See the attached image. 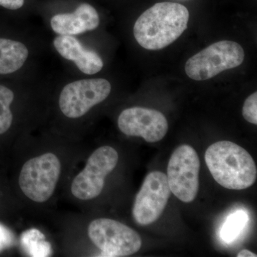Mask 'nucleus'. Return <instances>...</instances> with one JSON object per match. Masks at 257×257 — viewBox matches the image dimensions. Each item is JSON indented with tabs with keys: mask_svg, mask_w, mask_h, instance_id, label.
Here are the masks:
<instances>
[{
	"mask_svg": "<svg viewBox=\"0 0 257 257\" xmlns=\"http://www.w3.org/2000/svg\"><path fill=\"white\" fill-rule=\"evenodd\" d=\"M189 10L179 3H157L140 15L134 25V36L148 50L168 47L187 30Z\"/></svg>",
	"mask_w": 257,
	"mask_h": 257,
	"instance_id": "obj_1",
	"label": "nucleus"
},
{
	"mask_svg": "<svg viewBox=\"0 0 257 257\" xmlns=\"http://www.w3.org/2000/svg\"><path fill=\"white\" fill-rule=\"evenodd\" d=\"M14 98V92L11 89L0 84V135L8 132L13 124V115L10 106Z\"/></svg>",
	"mask_w": 257,
	"mask_h": 257,
	"instance_id": "obj_14",
	"label": "nucleus"
},
{
	"mask_svg": "<svg viewBox=\"0 0 257 257\" xmlns=\"http://www.w3.org/2000/svg\"><path fill=\"white\" fill-rule=\"evenodd\" d=\"M24 0H0V6L6 9L16 10L23 6Z\"/></svg>",
	"mask_w": 257,
	"mask_h": 257,
	"instance_id": "obj_17",
	"label": "nucleus"
},
{
	"mask_svg": "<svg viewBox=\"0 0 257 257\" xmlns=\"http://www.w3.org/2000/svg\"><path fill=\"white\" fill-rule=\"evenodd\" d=\"M119 155L113 147L103 146L93 152L82 172L76 176L71 186L74 197L90 200L102 192L106 176L117 165Z\"/></svg>",
	"mask_w": 257,
	"mask_h": 257,
	"instance_id": "obj_7",
	"label": "nucleus"
},
{
	"mask_svg": "<svg viewBox=\"0 0 257 257\" xmlns=\"http://www.w3.org/2000/svg\"><path fill=\"white\" fill-rule=\"evenodd\" d=\"M171 195L167 175L155 171L145 177L134 203V219L141 226L156 221L165 210Z\"/></svg>",
	"mask_w": 257,
	"mask_h": 257,
	"instance_id": "obj_9",
	"label": "nucleus"
},
{
	"mask_svg": "<svg viewBox=\"0 0 257 257\" xmlns=\"http://www.w3.org/2000/svg\"><path fill=\"white\" fill-rule=\"evenodd\" d=\"M61 163L55 154L45 153L25 162L19 177L25 195L33 202H47L53 195L60 179Z\"/></svg>",
	"mask_w": 257,
	"mask_h": 257,
	"instance_id": "obj_4",
	"label": "nucleus"
},
{
	"mask_svg": "<svg viewBox=\"0 0 257 257\" xmlns=\"http://www.w3.org/2000/svg\"><path fill=\"white\" fill-rule=\"evenodd\" d=\"M99 25V14L94 7L87 3L79 5L74 13L56 15L50 22L51 28L55 33L70 36L92 31Z\"/></svg>",
	"mask_w": 257,
	"mask_h": 257,
	"instance_id": "obj_12",
	"label": "nucleus"
},
{
	"mask_svg": "<svg viewBox=\"0 0 257 257\" xmlns=\"http://www.w3.org/2000/svg\"><path fill=\"white\" fill-rule=\"evenodd\" d=\"M200 161L197 152L187 145L177 147L171 155L167 180L171 192L184 203H190L199 191Z\"/></svg>",
	"mask_w": 257,
	"mask_h": 257,
	"instance_id": "obj_6",
	"label": "nucleus"
},
{
	"mask_svg": "<svg viewBox=\"0 0 257 257\" xmlns=\"http://www.w3.org/2000/svg\"><path fill=\"white\" fill-rule=\"evenodd\" d=\"M243 117L248 122L257 124V92L248 96L244 101L242 108Z\"/></svg>",
	"mask_w": 257,
	"mask_h": 257,
	"instance_id": "obj_16",
	"label": "nucleus"
},
{
	"mask_svg": "<svg viewBox=\"0 0 257 257\" xmlns=\"http://www.w3.org/2000/svg\"><path fill=\"white\" fill-rule=\"evenodd\" d=\"M55 50L63 58L72 61L85 74L92 75L100 72L104 62L96 52L87 50L76 37L60 35L53 42Z\"/></svg>",
	"mask_w": 257,
	"mask_h": 257,
	"instance_id": "obj_11",
	"label": "nucleus"
},
{
	"mask_svg": "<svg viewBox=\"0 0 257 257\" xmlns=\"http://www.w3.org/2000/svg\"><path fill=\"white\" fill-rule=\"evenodd\" d=\"M120 131L127 136L141 137L147 143H154L165 138L169 124L165 115L149 108H128L121 111L117 121Z\"/></svg>",
	"mask_w": 257,
	"mask_h": 257,
	"instance_id": "obj_10",
	"label": "nucleus"
},
{
	"mask_svg": "<svg viewBox=\"0 0 257 257\" xmlns=\"http://www.w3.org/2000/svg\"><path fill=\"white\" fill-rule=\"evenodd\" d=\"M88 235L104 256H127L140 251L141 237L136 231L114 220L100 218L92 221Z\"/></svg>",
	"mask_w": 257,
	"mask_h": 257,
	"instance_id": "obj_5",
	"label": "nucleus"
},
{
	"mask_svg": "<svg viewBox=\"0 0 257 257\" xmlns=\"http://www.w3.org/2000/svg\"><path fill=\"white\" fill-rule=\"evenodd\" d=\"M248 216L242 211H236L228 218L221 229V238L230 242L236 239L247 222Z\"/></svg>",
	"mask_w": 257,
	"mask_h": 257,
	"instance_id": "obj_15",
	"label": "nucleus"
},
{
	"mask_svg": "<svg viewBox=\"0 0 257 257\" xmlns=\"http://www.w3.org/2000/svg\"><path fill=\"white\" fill-rule=\"evenodd\" d=\"M111 90V84L105 79H80L69 83L60 93V110L70 119L82 117L93 106L105 100Z\"/></svg>",
	"mask_w": 257,
	"mask_h": 257,
	"instance_id": "obj_8",
	"label": "nucleus"
},
{
	"mask_svg": "<svg viewBox=\"0 0 257 257\" xmlns=\"http://www.w3.org/2000/svg\"><path fill=\"white\" fill-rule=\"evenodd\" d=\"M29 57V50L22 42L0 38V74H9L20 70Z\"/></svg>",
	"mask_w": 257,
	"mask_h": 257,
	"instance_id": "obj_13",
	"label": "nucleus"
},
{
	"mask_svg": "<svg viewBox=\"0 0 257 257\" xmlns=\"http://www.w3.org/2000/svg\"><path fill=\"white\" fill-rule=\"evenodd\" d=\"M237 257H256V255L249 250L243 249L238 253Z\"/></svg>",
	"mask_w": 257,
	"mask_h": 257,
	"instance_id": "obj_18",
	"label": "nucleus"
},
{
	"mask_svg": "<svg viewBox=\"0 0 257 257\" xmlns=\"http://www.w3.org/2000/svg\"><path fill=\"white\" fill-rule=\"evenodd\" d=\"M205 162L213 178L224 188L243 190L256 182V166L252 157L231 142L219 141L208 147Z\"/></svg>",
	"mask_w": 257,
	"mask_h": 257,
	"instance_id": "obj_2",
	"label": "nucleus"
},
{
	"mask_svg": "<svg viewBox=\"0 0 257 257\" xmlns=\"http://www.w3.org/2000/svg\"><path fill=\"white\" fill-rule=\"evenodd\" d=\"M244 51L237 42L219 41L198 52L185 64L187 76L196 81L213 78L221 72L243 63Z\"/></svg>",
	"mask_w": 257,
	"mask_h": 257,
	"instance_id": "obj_3",
	"label": "nucleus"
}]
</instances>
